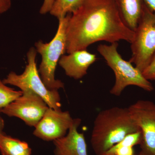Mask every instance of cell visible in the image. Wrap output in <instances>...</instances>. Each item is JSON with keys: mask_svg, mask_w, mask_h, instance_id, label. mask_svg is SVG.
Wrapping results in <instances>:
<instances>
[{"mask_svg": "<svg viewBox=\"0 0 155 155\" xmlns=\"http://www.w3.org/2000/svg\"><path fill=\"white\" fill-rule=\"evenodd\" d=\"M22 94V91L6 86L0 79V109L5 107Z\"/></svg>", "mask_w": 155, "mask_h": 155, "instance_id": "9a60e30c", "label": "cell"}, {"mask_svg": "<svg viewBox=\"0 0 155 155\" xmlns=\"http://www.w3.org/2000/svg\"><path fill=\"white\" fill-rule=\"evenodd\" d=\"M73 121L69 111L48 107L35 127L33 134L44 141H54L67 134Z\"/></svg>", "mask_w": 155, "mask_h": 155, "instance_id": "9c48e42d", "label": "cell"}, {"mask_svg": "<svg viewBox=\"0 0 155 155\" xmlns=\"http://www.w3.org/2000/svg\"><path fill=\"white\" fill-rule=\"evenodd\" d=\"M70 14L58 19L59 25L55 35L51 41H38L35 43L37 52L41 56L38 72L45 86L52 90L64 88L61 81L56 79L55 74L59 60L67 50L66 30Z\"/></svg>", "mask_w": 155, "mask_h": 155, "instance_id": "3957f363", "label": "cell"}, {"mask_svg": "<svg viewBox=\"0 0 155 155\" xmlns=\"http://www.w3.org/2000/svg\"><path fill=\"white\" fill-rule=\"evenodd\" d=\"M81 122V119L79 118L73 119L68 134L53 141L55 155H88L84 134L80 133L78 130Z\"/></svg>", "mask_w": 155, "mask_h": 155, "instance_id": "30bf717a", "label": "cell"}, {"mask_svg": "<svg viewBox=\"0 0 155 155\" xmlns=\"http://www.w3.org/2000/svg\"><path fill=\"white\" fill-rule=\"evenodd\" d=\"M84 0H55L49 13L58 19L72 14L83 3Z\"/></svg>", "mask_w": 155, "mask_h": 155, "instance_id": "5bb4252c", "label": "cell"}, {"mask_svg": "<svg viewBox=\"0 0 155 155\" xmlns=\"http://www.w3.org/2000/svg\"><path fill=\"white\" fill-rule=\"evenodd\" d=\"M134 31V37L130 43L132 55L129 61L143 72L155 51V14L144 2Z\"/></svg>", "mask_w": 155, "mask_h": 155, "instance_id": "8992f818", "label": "cell"}, {"mask_svg": "<svg viewBox=\"0 0 155 155\" xmlns=\"http://www.w3.org/2000/svg\"><path fill=\"white\" fill-rule=\"evenodd\" d=\"M54 2L55 0H44L40 10V13L41 14H45L48 12H50Z\"/></svg>", "mask_w": 155, "mask_h": 155, "instance_id": "e0dca14e", "label": "cell"}, {"mask_svg": "<svg viewBox=\"0 0 155 155\" xmlns=\"http://www.w3.org/2000/svg\"><path fill=\"white\" fill-rule=\"evenodd\" d=\"M37 51L31 48L27 54L28 64L22 74L18 75L11 72L2 81L5 84L17 87L21 91L29 90L41 97L49 107L61 110V97L58 90H52L44 83L37 68Z\"/></svg>", "mask_w": 155, "mask_h": 155, "instance_id": "5b68a950", "label": "cell"}, {"mask_svg": "<svg viewBox=\"0 0 155 155\" xmlns=\"http://www.w3.org/2000/svg\"><path fill=\"white\" fill-rule=\"evenodd\" d=\"M142 73L147 80H155V51L148 65Z\"/></svg>", "mask_w": 155, "mask_h": 155, "instance_id": "2e32d148", "label": "cell"}, {"mask_svg": "<svg viewBox=\"0 0 155 155\" xmlns=\"http://www.w3.org/2000/svg\"><path fill=\"white\" fill-rule=\"evenodd\" d=\"M140 131L127 108L115 107L101 111L94 122L92 147L97 155L105 153L130 134Z\"/></svg>", "mask_w": 155, "mask_h": 155, "instance_id": "7a4b0ae2", "label": "cell"}, {"mask_svg": "<svg viewBox=\"0 0 155 155\" xmlns=\"http://www.w3.org/2000/svg\"><path fill=\"white\" fill-rule=\"evenodd\" d=\"M1 114H2V112H1V109H0V136L4 133L3 130L5 127V121L1 115Z\"/></svg>", "mask_w": 155, "mask_h": 155, "instance_id": "ffe728a7", "label": "cell"}, {"mask_svg": "<svg viewBox=\"0 0 155 155\" xmlns=\"http://www.w3.org/2000/svg\"><path fill=\"white\" fill-rule=\"evenodd\" d=\"M2 155H31V149L26 142L3 133L0 136Z\"/></svg>", "mask_w": 155, "mask_h": 155, "instance_id": "4fadbf2b", "label": "cell"}, {"mask_svg": "<svg viewBox=\"0 0 155 155\" xmlns=\"http://www.w3.org/2000/svg\"><path fill=\"white\" fill-rule=\"evenodd\" d=\"M126 25L134 31L142 12L143 0H113Z\"/></svg>", "mask_w": 155, "mask_h": 155, "instance_id": "7c38bea8", "label": "cell"}, {"mask_svg": "<svg viewBox=\"0 0 155 155\" xmlns=\"http://www.w3.org/2000/svg\"><path fill=\"white\" fill-rule=\"evenodd\" d=\"M118 43L114 42L109 45H100L97 48L115 74V83L110 93L119 96L124 89L130 85L138 87L147 91H153V84L144 77L142 72L130 61L122 58L118 52Z\"/></svg>", "mask_w": 155, "mask_h": 155, "instance_id": "277c9868", "label": "cell"}, {"mask_svg": "<svg viewBox=\"0 0 155 155\" xmlns=\"http://www.w3.org/2000/svg\"><path fill=\"white\" fill-rule=\"evenodd\" d=\"M97 60L95 54L84 49L75 51L67 55H63L58 63L66 75L78 80L86 75L89 67Z\"/></svg>", "mask_w": 155, "mask_h": 155, "instance_id": "8fae6325", "label": "cell"}, {"mask_svg": "<svg viewBox=\"0 0 155 155\" xmlns=\"http://www.w3.org/2000/svg\"><path fill=\"white\" fill-rule=\"evenodd\" d=\"M22 95L1 110L9 117L22 119L26 125L35 127L49 107L38 95L29 90L22 91Z\"/></svg>", "mask_w": 155, "mask_h": 155, "instance_id": "ba28073f", "label": "cell"}, {"mask_svg": "<svg viewBox=\"0 0 155 155\" xmlns=\"http://www.w3.org/2000/svg\"></svg>", "mask_w": 155, "mask_h": 155, "instance_id": "44dd1931", "label": "cell"}, {"mask_svg": "<svg viewBox=\"0 0 155 155\" xmlns=\"http://www.w3.org/2000/svg\"><path fill=\"white\" fill-rule=\"evenodd\" d=\"M146 5L155 14V0H143Z\"/></svg>", "mask_w": 155, "mask_h": 155, "instance_id": "d6986e66", "label": "cell"}, {"mask_svg": "<svg viewBox=\"0 0 155 155\" xmlns=\"http://www.w3.org/2000/svg\"><path fill=\"white\" fill-rule=\"evenodd\" d=\"M128 109L141 133L139 155H155V103L148 100H138Z\"/></svg>", "mask_w": 155, "mask_h": 155, "instance_id": "52a82bcc", "label": "cell"}, {"mask_svg": "<svg viewBox=\"0 0 155 155\" xmlns=\"http://www.w3.org/2000/svg\"><path fill=\"white\" fill-rule=\"evenodd\" d=\"M134 35L113 0H84L70 14L66 30V52L87 49L101 41L113 43L124 40L130 43Z\"/></svg>", "mask_w": 155, "mask_h": 155, "instance_id": "6da1fadb", "label": "cell"}, {"mask_svg": "<svg viewBox=\"0 0 155 155\" xmlns=\"http://www.w3.org/2000/svg\"><path fill=\"white\" fill-rule=\"evenodd\" d=\"M11 5V0H0V14L8 11Z\"/></svg>", "mask_w": 155, "mask_h": 155, "instance_id": "ac0fdd59", "label": "cell"}]
</instances>
